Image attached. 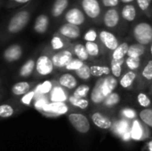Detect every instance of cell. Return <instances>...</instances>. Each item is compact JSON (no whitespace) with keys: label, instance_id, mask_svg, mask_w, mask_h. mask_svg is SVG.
Wrapping results in <instances>:
<instances>
[{"label":"cell","instance_id":"cell-1","mask_svg":"<svg viewBox=\"0 0 152 151\" xmlns=\"http://www.w3.org/2000/svg\"><path fill=\"white\" fill-rule=\"evenodd\" d=\"M118 85V79L112 75L100 77L91 90L89 95L90 102L94 106H102L104 100L115 92Z\"/></svg>","mask_w":152,"mask_h":151},{"label":"cell","instance_id":"cell-2","mask_svg":"<svg viewBox=\"0 0 152 151\" xmlns=\"http://www.w3.org/2000/svg\"><path fill=\"white\" fill-rule=\"evenodd\" d=\"M133 36L136 43L142 45H149L152 41V25L142 21L137 23L133 28Z\"/></svg>","mask_w":152,"mask_h":151},{"label":"cell","instance_id":"cell-3","mask_svg":"<svg viewBox=\"0 0 152 151\" xmlns=\"http://www.w3.org/2000/svg\"><path fill=\"white\" fill-rule=\"evenodd\" d=\"M30 13L27 10H22L13 14L7 25V31L11 34H17L21 31L28 23Z\"/></svg>","mask_w":152,"mask_h":151},{"label":"cell","instance_id":"cell-4","mask_svg":"<svg viewBox=\"0 0 152 151\" xmlns=\"http://www.w3.org/2000/svg\"><path fill=\"white\" fill-rule=\"evenodd\" d=\"M68 119L70 125L74 127V129L79 133H87L90 129V121L88 117L83 113L78 112H71L68 114Z\"/></svg>","mask_w":152,"mask_h":151},{"label":"cell","instance_id":"cell-5","mask_svg":"<svg viewBox=\"0 0 152 151\" xmlns=\"http://www.w3.org/2000/svg\"><path fill=\"white\" fill-rule=\"evenodd\" d=\"M70 107L71 106L66 102H48L40 112L45 116L59 117L69 113Z\"/></svg>","mask_w":152,"mask_h":151},{"label":"cell","instance_id":"cell-6","mask_svg":"<svg viewBox=\"0 0 152 151\" xmlns=\"http://www.w3.org/2000/svg\"><path fill=\"white\" fill-rule=\"evenodd\" d=\"M54 66L50 56L41 54L36 61V71L40 77H46L54 71Z\"/></svg>","mask_w":152,"mask_h":151},{"label":"cell","instance_id":"cell-7","mask_svg":"<svg viewBox=\"0 0 152 151\" xmlns=\"http://www.w3.org/2000/svg\"><path fill=\"white\" fill-rule=\"evenodd\" d=\"M74 58V53L69 49H63L53 53L51 57L55 69H64L66 65Z\"/></svg>","mask_w":152,"mask_h":151},{"label":"cell","instance_id":"cell-8","mask_svg":"<svg viewBox=\"0 0 152 151\" xmlns=\"http://www.w3.org/2000/svg\"><path fill=\"white\" fill-rule=\"evenodd\" d=\"M99 40L101 44L110 52H113L120 44L118 38L112 32L105 29H102L99 32Z\"/></svg>","mask_w":152,"mask_h":151},{"label":"cell","instance_id":"cell-9","mask_svg":"<svg viewBox=\"0 0 152 151\" xmlns=\"http://www.w3.org/2000/svg\"><path fill=\"white\" fill-rule=\"evenodd\" d=\"M81 6L84 13L90 19H97L102 12L99 0H82Z\"/></svg>","mask_w":152,"mask_h":151},{"label":"cell","instance_id":"cell-10","mask_svg":"<svg viewBox=\"0 0 152 151\" xmlns=\"http://www.w3.org/2000/svg\"><path fill=\"white\" fill-rule=\"evenodd\" d=\"M93 124L102 130H109L112 128L113 121L112 119L101 111H94L90 115Z\"/></svg>","mask_w":152,"mask_h":151},{"label":"cell","instance_id":"cell-11","mask_svg":"<svg viewBox=\"0 0 152 151\" xmlns=\"http://www.w3.org/2000/svg\"><path fill=\"white\" fill-rule=\"evenodd\" d=\"M64 19L67 23L73 24L79 27L80 25L84 24L86 20V14L84 13L83 10L77 7H73L67 11Z\"/></svg>","mask_w":152,"mask_h":151},{"label":"cell","instance_id":"cell-12","mask_svg":"<svg viewBox=\"0 0 152 151\" xmlns=\"http://www.w3.org/2000/svg\"><path fill=\"white\" fill-rule=\"evenodd\" d=\"M131 125H132L129 123L127 119L122 118L117 121V123L114 125H112V128L114 130V133L117 134V136L122 137L124 141L127 142L131 139V135H130Z\"/></svg>","mask_w":152,"mask_h":151},{"label":"cell","instance_id":"cell-13","mask_svg":"<svg viewBox=\"0 0 152 151\" xmlns=\"http://www.w3.org/2000/svg\"><path fill=\"white\" fill-rule=\"evenodd\" d=\"M69 94L68 90L61 86L58 83L54 85L51 93H49V101L50 102H68Z\"/></svg>","mask_w":152,"mask_h":151},{"label":"cell","instance_id":"cell-14","mask_svg":"<svg viewBox=\"0 0 152 151\" xmlns=\"http://www.w3.org/2000/svg\"><path fill=\"white\" fill-rule=\"evenodd\" d=\"M22 47L18 44L9 45L3 53V58L7 62H14L20 60L22 56Z\"/></svg>","mask_w":152,"mask_h":151},{"label":"cell","instance_id":"cell-15","mask_svg":"<svg viewBox=\"0 0 152 151\" xmlns=\"http://www.w3.org/2000/svg\"><path fill=\"white\" fill-rule=\"evenodd\" d=\"M57 83L68 91H74L78 86L77 77L75 75L68 72L61 74L59 77Z\"/></svg>","mask_w":152,"mask_h":151},{"label":"cell","instance_id":"cell-16","mask_svg":"<svg viewBox=\"0 0 152 151\" xmlns=\"http://www.w3.org/2000/svg\"><path fill=\"white\" fill-rule=\"evenodd\" d=\"M59 33L68 39H77L81 36V29L78 26L66 22L60 27Z\"/></svg>","mask_w":152,"mask_h":151},{"label":"cell","instance_id":"cell-17","mask_svg":"<svg viewBox=\"0 0 152 151\" xmlns=\"http://www.w3.org/2000/svg\"><path fill=\"white\" fill-rule=\"evenodd\" d=\"M138 78V73L135 71H131V70H126L125 73L122 74L121 77L118 79V84L119 85L126 90H131L135 82L137 81Z\"/></svg>","mask_w":152,"mask_h":151},{"label":"cell","instance_id":"cell-18","mask_svg":"<svg viewBox=\"0 0 152 151\" xmlns=\"http://www.w3.org/2000/svg\"><path fill=\"white\" fill-rule=\"evenodd\" d=\"M120 20V15L117 9L110 8L108 9L104 15H103V23L105 27L108 28H116Z\"/></svg>","mask_w":152,"mask_h":151},{"label":"cell","instance_id":"cell-19","mask_svg":"<svg viewBox=\"0 0 152 151\" xmlns=\"http://www.w3.org/2000/svg\"><path fill=\"white\" fill-rule=\"evenodd\" d=\"M131 139L133 141H142L146 138L145 130L143 127V125L141 120L134 119L131 125V131H130Z\"/></svg>","mask_w":152,"mask_h":151},{"label":"cell","instance_id":"cell-20","mask_svg":"<svg viewBox=\"0 0 152 151\" xmlns=\"http://www.w3.org/2000/svg\"><path fill=\"white\" fill-rule=\"evenodd\" d=\"M90 72L92 77L100 78L102 77H106L111 75L110 67L104 64H93L90 65Z\"/></svg>","mask_w":152,"mask_h":151},{"label":"cell","instance_id":"cell-21","mask_svg":"<svg viewBox=\"0 0 152 151\" xmlns=\"http://www.w3.org/2000/svg\"><path fill=\"white\" fill-rule=\"evenodd\" d=\"M36 61L37 60H35L34 58L27 60L19 69V77L21 78H27L30 77L36 69Z\"/></svg>","mask_w":152,"mask_h":151},{"label":"cell","instance_id":"cell-22","mask_svg":"<svg viewBox=\"0 0 152 151\" xmlns=\"http://www.w3.org/2000/svg\"><path fill=\"white\" fill-rule=\"evenodd\" d=\"M49 27V17L46 14H40L37 17L33 29L37 34H45Z\"/></svg>","mask_w":152,"mask_h":151},{"label":"cell","instance_id":"cell-23","mask_svg":"<svg viewBox=\"0 0 152 151\" xmlns=\"http://www.w3.org/2000/svg\"><path fill=\"white\" fill-rule=\"evenodd\" d=\"M31 89V84L27 81H20L12 85V94L15 96H23L28 93Z\"/></svg>","mask_w":152,"mask_h":151},{"label":"cell","instance_id":"cell-24","mask_svg":"<svg viewBox=\"0 0 152 151\" xmlns=\"http://www.w3.org/2000/svg\"><path fill=\"white\" fill-rule=\"evenodd\" d=\"M147 52V48L145 45H142L138 43H134L129 45L126 57L132 58H142Z\"/></svg>","mask_w":152,"mask_h":151},{"label":"cell","instance_id":"cell-25","mask_svg":"<svg viewBox=\"0 0 152 151\" xmlns=\"http://www.w3.org/2000/svg\"><path fill=\"white\" fill-rule=\"evenodd\" d=\"M68 103L71 107H74V108H77V109H82V110L87 109L90 107V104H91L89 99L78 98V97H76V96H74L72 94L69 95Z\"/></svg>","mask_w":152,"mask_h":151},{"label":"cell","instance_id":"cell-26","mask_svg":"<svg viewBox=\"0 0 152 151\" xmlns=\"http://www.w3.org/2000/svg\"><path fill=\"white\" fill-rule=\"evenodd\" d=\"M126 59V58H125ZM125 59L122 60H110V71L111 75L116 77L117 79H119L123 74V66L125 65Z\"/></svg>","mask_w":152,"mask_h":151},{"label":"cell","instance_id":"cell-27","mask_svg":"<svg viewBox=\"0 0 152 151\" xmlns=\"http://www.w3.org/2000/svg\"><path fill=\"white\" fill-rule=\"evenodd\" d=\"M136 7L134 4H127L124 5V7L121 10V16L122 18L126 21H134L136 18Z\"/></svg>","mask_w":152,"mask_h":151},{"label":"cell","instance_id":"cell-28","mask_svg":"<svg viewBox=\"0 0 152 151\" xmlns=\"http://www.w3.org/2000/svg\"><path fill=\"white\" fill-rule=\"evenodd\" d=\"M73 53H74V56L76 58H77L78 60L86 62L87 61H89L90 57L87 53V51L86 49V46H85V44H82V43H77L74 46H73Z\"/></svg>","mask_w":152,"mask_h":151},{"label":"cell","instance_id":"cell-29","mask_svg":"<svg viewBox=\"0 0 152 151\" xmlns=\"http://www.w3.org/2000/svg\"><path fill=\"white\" fill-rule=\"evenodd\" d=\"M69 0H55L52 6V15L55 18L60 17L67 9Z\"/></svg>","mask_w":152,"mask_h":151},{"label":"cell","instance_id":"cell-30","mask_svg":"<svg viewBox=\"0 0 152 151\" xmlns=\"http://www.w3.org/2000/svg\"><path fill=\"white\" fill-rule=\"evenodd\" d=\"M129 45L130 44L127 42L120 43L119 45L112 52L111 59H113V60H122V59H125L126 57Z\"/></svg>","mask_w":152,"mask_h":151},{"label":"cell","instance_id":"cell-31","mask_svg":"<svg viewBox=\"0 0 152 151\" xmlns=\"http://www.w3.org/2000/svg\"><path fill=\"white\" fill-rule=\"evenodd\" d=\"M121 102V96L119 95L118 93L114 92L111 94H110L103 101V103L102 104V106L105 109H113L115 107H117L119 103Z\"/></svg>","mask_w":152,"mask_h":151},{"label":"cell","instance_id":"cell-32","mask_svg":"<svg viewBox=\"0 0 152 151\" xmlns=\"http://www.w3.org/2000/svg\"><path fill=\"white\" fill-rule=\"evenodd\" d=\"M142 65V58L126 57L125 59V67L126 68V70H131L135 72H137L138 70L141 71Z\"/></svg>","mask_w":152,"mask_h":151},{"label":"cell","instance_id":"cell-33","mask_svg":"<svg viewBox=\"0 0 152 151\" xmlns=\"http://www.w3.org/2000/svg\"><path fill=\"white\" fill-rule=\"evenodd\" d=\"M91 85L88 84H80L73 91L72 95L78 97V98H85V99H89V95L91 93Z\"/></svg>","mask_w":152,"mask_h":151},{"label":"cell","instance_id":"cell-34","mask_svg":"<svg viewBox=\"0 0 152 151\" xmlns=\"http://www.w3.org/2000/svg\"><path fill=\"white\" fill-rule=\"evenodd\" d=\"M74 73L77 78H79L80 80L85 81V82L90 81L93 78L91 72H90V65L86 62L82 66V68H80L78 70L75 71Z\"/></svg>","mask_w":152,"mask_h":151},{"label":"cell","instance_id":"cell-35","mask_svg":"<svg viewBox=\"0 0 152 151\" xmlns=\"http://www.w3.org/2000/svg\"><path fill=\"white\" fill-rule=\"evenodd\" d=\"M141 78L147 83L152 82V59L149 60L146 64L141 69L140 71Z\"/></svg>","mask_w":152,"mask_h":151},{"label":"cell","instance_id":"cell-36","mask_svg":"<svg viewBox=\"0 0 152 151\" xmlns=\"http://www.w3.org/2000/svg\"><path fill=\"white\" fill-rule=\"evenodd\" d=\"M85 46L90 58H98L101 55V47L97 42H86Z\"/></svg>","mask_w":152,"mask_h":151},{"label":"cell","instance_id":"cell-37","mask_svg":"<svg viewBox=\"0 0 152 151\" xmlns=\"http://www.w3.org/2000/svg\"><path fill=\"white\" fill-rule=\"evenodd\" d=\"M54 86V81H50V80H45L42 84L38 85L35 90L36 94L38 93L39 95H46L51 93L52 89Z\"/></svg>","mask_w":152,"mask_h":151},{"label":"cell","instance_id":"cell-38","mask_svg":"<svg viewBox=\"0 0 152 151\" xmlns=\"http://www.w3.org/2000/svg\"><path fill=\"white\" fill-rule=\"evenodd\" d=\"M139 118L142 123L148 127L152 128V109H143L139 112Z\"/></svg>","mask_w":152,"mask_h":151},{"label":"cell","instance_id":"cell-39","mask_svg":"<svg viewBox=\"0 0 152 151\" xmlns=\"http://www.w3.org/2000/svg\"><path fill=\"white\" fill-rule=\"evenodd\" d=\"M136 101L142 108L148 109L151 106V100L145 92H139L136 96Z\"/></svg>","mask_w":152,"mask_h":151},{"label":"cell","instance_id":"cell-40","mask_svg":"<svg viewBox=\"0 0 152 151\" xmlns=\"http://www.w3.org/2000/svg\"><path fill=\"white\" fill-rule=\"evenodd\" d=\"M65 42L63 41V39L58 36V35H54L52 39H51V47L53 51H61L63 49H65Z\"/></svg>","mask_w":152,"mask_h":151},{"label":"cell","instance_id":"cell-41","mask_svg":"<svg viewBox=\"0 0 152 151\" xmlns=\"http://www.w3.org/2000/svg\"><path fill=\"white\" fill-rule=\"evenodd\" d=\"M15 109L10 104H1L0 105V118H8L14 115Z\"/></svg>","mask_w":152,"mask_h":151},{"label":"cell","instance_id":"cell-42","mask_svg":"<svg viewBox=\"0 0 152 151\" xmlns=\"http://www.w3.org/2000/svg\"><path fill=\"white\" fill-rule=\"evenodd\" d=\"M85 63H86V62H84V61L78 60L77 58L74 57V58L66 65V67L64 68V69H65L66 71H74V72H75V71L78 70L80 68H82V66H83Z\"/></svg>","mask_w":152,"mask_h":151},{"label":"cell","instance_id":"cell-43","mask_svg":"<svg viewBox=\"0 0 152 151\" xmlns=\"http://www.w3.org/2000/svg\"><path fill=\"white\" fill-rule=\"evenodd\" d=\"M120 116L127 120H134L137 117V113L135 111V109H132V108H124L120 110Z\"/></svg>","mask_w":152,"mask_h":151},{"label":"cell","instance_id":"cell-44","mask_svg":"<svg viewBox=\"0 0 152 151\" xmlns=\"http://www.w3.org/2000/svg\"><path fill=\"white\" fill-rule=\"evenodd\" d=\"M83 38L86 42H96L97 38H99V33L96 29L90 28L85 33Z\"/></svg>","mask_w":152,"mask_h":151},{"label":"cell","instance_id":"cell-45","mask_svg":"<svg viewBox=\"0 0 152 151\" xmlns=\"http://www.w3.org/2000/svg\"><path fill=\"white\" fill-rule=\"evenodd\" d=\"M48 102H50L49 98H47L45 95H39L38 98L36 99V101L34 103V106H35V108L37 110L41 111Z\"/></svg>","mask_w":152,"mask_h":151},{"label":"cell","instance_id":"cell-46","mask_svg":"<svg viewBox=\"0 0 152 151\" xmlns=\"http://www.w3.org/2000/svg\"><path fill=\"white\" fill-rule=\"evenodd\" d=\"M35 96H36V92H35V90H31V91H29L28 93H26L25 95L21 96L20 102H21L23 105L28 106V105H30V103H31V101H33V99H34Z\"/></svg>","mask_w":152,"mask_h":151},{"label":"cell","instance_id":"cell-47","mask_svg":"<svg viewBox=\"0 0 152 151\" xmlns=\"http://www.w3.org/2000/svg\"><path fill=\"white\" fill-rule=\"evenodd\" d=\"M151 2L152 0H136V3H137L139 8L143 12L147 11L150 8Z\"/></svg>","mask_w":152,"mask_h":151},{"label":"cell","instance_id":"cell-48","mask_svg":"<svg viewBox=\"0 0 152 151\" xmlns=\"http://www.w3.org/2000/svg\"><path fill=\"white\" fill-rule=\"evenodd\" d=\"M120 0H102V4L105 7H109V8H114L115 6L118 5Z\"/></svg>","mask_w":152,"mask_h":151},{"label":"cell","instance_id":"cell-49","mask_svg":"<svg viewBox=\"0 0 152 151\" xmlns=\"http://www.w3.org/2000/svg\"><path fill=\"white\" fill-rule=\"evenodd\" d=\"M13 1L16 3H19V4H25V3H28L31 0H13Z\"/></svg>","mask_w":152,"mask_h":151},{"label":"cell","instance_id":"cell-50","mask_svg":"<svg viewBox=\"0 0 152 151\" xmlns=\"http://www.w3.org/2000/svg\"><path fill=\"white\" fill-rule=\"evenodd\" d=\"M134 0H120V2H122V3H124V4H131L132 2H134Z\"/></svg>","mask_w":152,"mask_h":151},{"label":"cell","instance_id":"cell-51","mask_svg":"<svg viewBox=\"0 0 152 151\" xmlns=\"http://www.w3.org/2000/svg\"><path fill=\"white\" fill-rule=\"evenodd\" d=\"M148 149H149V150L150 151H152V142H149V144H148Z\"/></svg>","mask_w":152,"mask_h":151},{"label":"cell","instance_id":"cell-52","mask_svg":"<svg viewBox=\"0 0 152 151\" xmlns=\"http://www.w3.org/2000/svg\"><path fill=\"white\" fill-rule=\"evenodd\" d=\"M150 53H151V56L152 57V41L151 44H150Z\"/></svg>","mask_w":152,"mask_h":151},{"label":"cell","instance_id":"cell-53","mask_svg":"<svg viewBox=\"0 0 152 151\" xmlns=\"http://www.w3.org/2000/svg\"><path fill=\"white\" fill-rule=\"evenodd\" d=\"M151 94H152V82H151Z\"/></svg>","mask_w":152,"mask_h":151},{"label":"cell","instance_id":"cell-54","mask_svg":"<svg viewBox=\"0 0 152 151\" xmlns=\"http://www.w3.org/2000/svg\"><path fill=\"white\" fill-rule=\"evenodd\" d=\"M0 98H1V92H0Z\"/></svg>","mask_w":152,"mask_h":151},{"label":"cell","instance_id":"cell-55","mask_svg":"<svg viewBox=\"0 0 152 151\" xmlns=\"http://www.w3.org/2000/svg\"><path fill=\"white\" fill-rule=\"evenodd\" d=\"M0 86H1V82H0Z\"/></svg>","mask_w":152,"mask_h":151}]
</instances>
